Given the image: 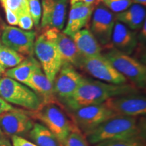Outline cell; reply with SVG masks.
I'll return each instance as SVG.
<instances>
[{
  "instance_id": "obj_27",
  "label": "cell",
  "mask_w": 146,
  "mask_h": 146,
  "mask_svg": "<svg viewBox=\"0 0 146 146\" xmlns=\"http://www.w3.org/2000/svg\"><path fill=\"white\" fill-rule=\"evenodd\" d=\"M133 0H116V1H109L103 2L104 5L111 10L112 12H120L127 10L132 5Z\"/></svg>"
},
{
  "instance_id": "obj_23",
  "label": "cell",
  "mask_w": 146,
  "mask_h": 146,
  "mask_svg": "<svg viewBox=\"0 0 146 146\" xmlns=\"http://www.w3.org/2000/svg\"><path fill=\"white\" fill-rule=\"evenodd\" d=\"M25 58V56L7 47L0 40V65L5 69L13 68Z\"/></svg>"
},
{
  "instance_id": "obj_19",
  "label": "cell",
  "mask_w": 146,
  "mask_h": 146,
  "mask_svg": "<svg viewBox=\"0 0 146 146\" xmlns=\"http://www.w3.org/2000/svg\"><path fill=\"white\" fill-rule=\"evenodd\" d=\"M71 38L83 57H91L101 54L100 43L88 29H81Z\"/></svg>"
},
{
  "instance_id": "obj_38",
  "label": "cell",
  "mask_w": 146,
  "mask_h": 146,
  "mask_svg": "<svg viewBox=\"0 0 146 146\" xmlns=\"http://www.w3.org/2000/svg\"><path fill=\"white\" fill-rule=\"evenodd\" d=\"M116 1V0H101L102 2H105V1Z\"/></svg>"
},
{
  "instance_id": "obj_30",
  "label": "cell",
  "mask_w": 146,
  "mask_h": 146,
  "mask_svg": "<svg viewBox=\"0 0 146 146\" xmlns=\"http://www.w3.org/2000/svg\"><path fill=\"white\" fill-rule=\"evenodd\" d=\"M12 146H37L33 142L20 136H12Z\"/></svg>"
},
{
  "instance_id": "obj_13",
  "label": "cell",
  "mask_w": 146,
  "mask_h": 146,
  "mask_svg": "<svg viewBox=\"0 0 146 146\" xmlns=\"http://www.w3.org/2000/svg\"><path fill=\"white\" fill-rule=\"evenodd\" d=\"M83 77L70 64H63L54 81L55 96L63 101L74 94Z\"/></svg>"
},
{
  "instance_id": "obj_12",
  "label": "cell",
  "mask_w": 146,
  "mask_h": 146,
  "mask_svg": "<svg viewBox=\"0 0 146 146\" xmlns=\"http://www.w3.org/2000/svg\"><path fill=\"white\" fill-rule=\"evenodd\" d=\"M34 123L30 116L21 110H14L0 115V128L5 135L23 136L29 134Z\"/></svg>"
},
{
  "instance_id": "obj_20",
  "label": "cell",
  "mask_w": 146,
  "mask_h": 146,
  "mask_svg": "<svg viewBox=\"0 0 146 146\" xmlns=\"http://www.w3.org/2000/svg\"><path fill=\"white\" fill-rule=\"evenodd\" d=\"M145 6L137 3L131 5L127 10L120 12L115 16V19L124 24L131 30H139L145 21Z\"/></svg>"
},
{
  "instance_id": "obj_34",
  "label": "cell",
  "mask_w": 146,
  "mask_h": 146,
  "mask_svg": "<svg viewBox=\"0 0 146 146\" xmlns=\"http://www.w3.org/2000/svg\"><path fill=\"white\" fill-rule=\"evenodd\" d=\"M0 146H12V145L8 138L2 136L0 137Z\"/></svg>"
},
{
  "instance_id": "obj_28",
  "label": "cell",
  "mask_w": 146,
  "mask_h": 146,
  "mask_svg": "<svg viewBox=\"0 0 146 146\" xmlns=\"http://www.w3.org/2000/svg\"><path fill=\"white\" fill-rule=\"evenodd\" d=\"M97 146H143L139 140H112L101 142Z\"/></svg>"
},
{
  "instance_id": "obj_32",
  "label": "cell",
  "mask_w": 146,
  "mask_h": 146,
  "mask_svg": "<svg viewBox=\"0 0 146 146\" xmlns=\"http://www.w3.org/2000/svg\"><path fill=\"white\" fill-rule=\"evenodd\" d=\"M14 109V108L12 105L0 97V115L4 112L12 110Z\"/></svg>"
},
{
  "instance_id": "obj_29",
  "label": "cell",
  "mask_w": 146,
  "mask_h": 146,
  "mask_svg": "<svg viewBox=\"0 0 146 146\" xmlns=\"http://www.w3.org/2000/svg\"><path fill=\"white\" fill-rule=\"evenodd\" d=\"M18 25L23 30L31 31L33 27L34 23L31 14L28 12H25L18 16Z\"/></svg>"
},
{
  "instance_id": "obj_35",
  "label": "cell",
  "mask_w": 146,
  "mask_h": 146,
  "mask_svg": "<svg viewBox=\"0 0 146 146\" xmlns=\"http://www.w3.org/2000/svg\"><path fill=\"white\" fill-rule=\"evenodd\" d=\"M146 22L145 21L144 22L143 26L141 27V37L142 39H144V40L145 39V36H146Z\"/></svg>"
},
{
  "instance_id": "obj_14",
  "label": "cell",
  "mask_w": 146,
  "mask_h": 146,
  "mask_svg": "<svg viewBox=\"0 0 146 146\" xmlns=\"http://www.w3.org/2000/svg\"><path fill=\"white\" fill-rule=\"evenodd\" d=\"M68 0H42L41 27L62 30L67 14Z\"/></svg>"
},
{
  "instance_id": "obj_7",
  "label": "cell",
  "mask_w": 146,
  "mask_h": 146,
  "mask_svg": "<svg viewBox=\"0 0 146 146\" xmlns=\"http://www.w3.org/2000/svg\"><path fill=\"white\" fill-rule=\"evenodd\" d=\"M81 68L105 83L121 85L127 82V78L118 72L102 54L91 57H83Z\"/></svg>"
},
{
  "instance_id": "obj_39",
  "label": "cell",
  "mask_w": 146,
  "mask_h": 146,
  "mask_svg": "<svg viewBox=\"0 0 146 146\" xmlns=\"http://www.w3.org/2000/svg\"><path fill=\"white\" fill-rule=\"evenodd\" d=\"M2 136H3V132H2V131H1V128H0V137Z\"/></svg>"
},
{
  "instance_id": "obj_17",
  "label": "cell",
  "mask_w": 146,
  "mask_h": 146,
  "mask_svg": "<svg viewBox=\"0 0 146 146\" xmlns=\"http://www.w3.org/2000/svg\"><path fill=\"white\" fill-rule=\"evenodd\" d=\"M136 33L120 22H115L113 28L111 46L127 55L133 54L137 45Z\"/></svg>"
},
{
  "instance_id": "obj_6",
  "label": "cell",
  "mask_w": 146,
  "mask_h": 146,
  "mask_svg": "<svg viewBox=\"0 0 146 146\" xmlns=\"http://www.w3.org/2000/svg\"><path fill=\"white\" fill-rule=\"evenodd\" d=\"M104 56L112 64L114 68L130 80L138 88L143 89L146 84L145 66L137 60L112 48Z\"/></svg>"
},
{
  "instance_id": "obj_1",
  "label": "cell",
  "mask_w": 146,
  "mask_h": 146,
  "mask_svg": "<svg viewBox=\"0 0 146 146\" xmlns=\"http://www.w3.org/2000/svg\"><path fill=\"white\" fill-rule=\"evenodd\" d=\"M135 92V87L127 83L114 85L83 77L74 94L62 102L74 111L81 107L102 104L112 97Z\"/></svg>"
},
{
  "instance_id": "obj_31",
  "label": "cell",
  "mask_w": 146,
  "mask_h": 146,
  "mask_svg": "<svg viewBox=\"0 0 146 146\" xmlns=\"http://www.w3.org/2000/svg\"><path fill=\"white\" fill-rule=\"evenodd\" d=\"M5 12V16H6V20L8 23L10 25L12 26H16L18 25V16L14 12L11 11L10 9L6 8V7H3Z\"/></svg>"
},
{
  "instance_id": "obj_40",
  "label": "cell",
  "mask_w": 146,
  "mask_h": 146,
  "mask_svg": "<svg viewBox=\"0 0 146 146\" xmlns=\"http://www.w3.org/2000/svg\"><path fill=\"white\" fill-rule=\"evenodd\" d=\"M0 1H1V2H3V1H4V0H0Z\"/></svg>"
},
{
  "instance_id": "obj_36",
  "label": "cell",
  "mask_w": 146,
  "mask_h": 146,
  "mask_svg": "<svg viewBox=\"0 0 146 146\" xmlns=\"http://www.w3.org/2000/svg\"><path fill=\"white\" fill-rule=\"evenodd\" d=\"M133 2L143 5V6H145L146 5V0H133Z\"/></svg>"
},
{
  "instance_id": "obj_25",
  "label": "cell",
  "mask_w": 146,
  "mask_h": 146,
  "mask_svg": "<svg viewBox=\"0 0 146 146\" xmlns=\"http://www.w3.org/2000/svg\"><path fill=\"white\" fill-rule=\"evenodd\" d=\"M64 146H88V143L79 131L72 129L66 141Z\"/></svg>"
},
{
  "instance_id": "obj_24",
  "label": "cell",
  "mask_w": 146,
  "mask_h": 146,
  "mask_svg": "<svg viewBox=\"0 0 146 146\" xmlns=\"http://www.w3.org/2000/svg\"><path fill=\"white\" fill-rule=\"evenodd\" d=\"M1 3L3 7L9 8L14 12L17 16L29 12L27 0H4Z\"/></svg>"
},
{
  "instance_id": "obj_22",
  "label": "cell",
  "mask_w": 146,
  "mask_h": 146,
  "mask_svg": "<svg viewBox=\"0 0 146 146\" xmlns=\"http://www.w3.org/2000/svg\"><path fill=\"white\" fill-rule=\"evenodd\" d=\"M29 135L37 146H60L56 136L41 123H34Z\"/></svg>"
},
{
  "instance_id": "obj_10",
  "label": "cell",
  "mask_w": 146,
  "mask_h": 146,
  "mask_svg": "<svg viewBox=\"0 0 146 146\" xmlns=\"http://www.w3.org/2000/svg\"><path fill=\"white\" fill-rule=\"evenodd\" d=\"M91 30L100 45L111 47V38L116 19L111 11L104 5L96 6L92 14Z\"/></svg>"
},
{
  "instance_id": "obj_37",
  "label": "cell",
  "mask_w": 146,
  "mask_h": 146,
  "mask_svg": "<svg viewBox=\"0 0 146 146\" xmlns=\"http://www.w3.org/2000/svg\"><path fill=\"white\" fill-rule=\"evenodd\" d=\"M5 70V69L3 68V67L1 66V65H0V75H1V74H3V73H4Z\"/></svg>"
},
{
  "instance_id": "obj_8",
  "label": "cell",
  "mask_w": 146,
  "mask_h": 146,
  "mask_svg": "<svg viewBox=\"0 0 146 146\" xmlns=\"http://www.w3.org/2000/svg\"><path fill=\"white\" fill-rule=\"evenodd\" d=\"M74 112L76 125L85 135L109 118L116 116L104 103L81 107Z\"/></svg>"
},
{
  "instance_id": "obj_11",
  "label": "cell",
  "mask_w": 146,
  "mask_h": 146,
  "mask_svg": "<svg viewBox=\"0 0 146 146\" xmlns=\"http://www.w3.org/2000/svg\"><path fill=\"white\" fill-rule=\"evenodd\" d=\"M36 33L25 31L15 27L5 26L1 35V41L23 56H31L34 53Z\"/></svg>"
},
{
  "instance_id": "obj_3",
  "label": "cell",
  "mask_w": 146,
  "mask_h": 146,
  "mask_svg": "<svg viewBox=\"0 0 146 146\" xmlns=\"http://www.w3.org/2000/svg\"><path fill=\"white\" fill-rule=\"evenodd\" d=\"M44 30V32L35 39L34 53L39 60L43 72L54 83L55 78L62 65V62L54 40V28Z\"/></svg>"
},
{
  "instance_id": "obj_33",
  "label": "cell",
  "mask_w": 146,
  "mask_h": 146,
  "mask_svg": "<svg viewBox=\"0 0 146 146\" xmlns=\"http://www.w3.org/2000/svg\"><path fill=\"white\" fill-rule=\"evenodd\" d=\"M70 1L71 5L77 2H82L87 5H94L95 6H98L100 2H102L101 0H70Z\"/></svg>"
},
{
  "instance_id": "obj_26",
  "label": "cell",
  "mask_w": 146,
  "mask_h": 146,
  "mask_svg": "<svg viewBox=\"0 0 146 146\" xmlns=\"http://www.w3.org/2000/svg\"><path fill=\"white\" fill-rule=\"evenodd\" d=\"M29 13L33 23L36 26L40 24L41 18L42 8L39 0H27Z\"/></svg>"
},
{
  "instance_id": "obj_5",
  "label": "cell",
  "mask_w": 146,
  "mask_h": 146,
  "mask_svg": "<svg viewBox=\"0 0 146 146\" xmlns=\"http://www.w3.org/2000/svg\"><path fill=\"white\" fill-rule=\"evenodd\" d=\"M29 113V112H28ZM29 115L36 117L44 124L45 127L57 138L60 146H64L67 138L73 127L66 116L60 108L54 104H45L41 108Z\"/></svg>"
},
{
  "instance_id": "obj_9",
  "label": "cell",
  "mask_w": 146,
  "mask_h": 146,
  "mask_svg": "<svg viewBox=\"0 0 146 146\" xmlns=\"http://www.w3.org/2000/svg\"><path fill=\"white\" fill-rule=\"evenodd\" d=\"M104 104L116 116L137 117L143 116L146 112L145 96L137 92L112 97Z\"/></svg>"
},
{
  "instance_id": "obj_16",
  "label": "cell",
  "mask_w": 146,
  "mask_h": 146,
  "mask_svg": "<svg viewBox=\"0 0 146 146\" xmlns=\"http://www.w3.org/2000/svg\"><path fill=\"white\" fill-rule=\"evenodd\" d=\"M54 40L61 56L62 65L70 64L81 68L83 56L78 52L72 38L54 28Z\"/></svg>"
},
{
  "instance_id": "obj_21",
  "label": "cell",
  "mask_w": 146,
  "mask_h": 146,
  "mask_svg": "<svg viewBox=\"0 0 146 146\" xmlns=\"http://www.w3.org/2000/svg\"><path fill=\"white\" fill-rule=\"evenodd\" d=\"M39 66L41 65L39 61L33 57V56H31L25 58L19 64L5 71L4 74L6 77L12 78L25 85L33 72Z\"/></svg>"
},
{
  "instance_id": "obj_2",
  "label": "cell",
  "mask_w": 146,
  "mask_h": 146,
  "mask_svg": "<svg viewBox=\"0 0 146 146\" xmlns=\"http://www.w3.org/2000/svg\"><path fill=\"white\" fill-rule=\"evenodd\" d=\"M141 129L135 117L115 116L86 134L91 144L112 140H139Z\"/></svg>"
},
{
  "instance_id": "obj_4",
  "label": "cell",
  "mask_w": 146,
  "mask_h": 146,
  "mask_svg": "<svg viewBox=\"0 0 146 146\" xmlns=\"http://www.w3.org/2000/svg\"><path fill=\"white\" fill-rule=\"evenodd\" d=\"M0 97L9 104L32 112L39 110L43 105L40 97L29 87L6 76L0 78Z\"/></svg>"
},
{
  "instance_id": "obj_18",
  "label": "cell",
  "mask_w": 146,
  "mask_h": 146,
  "mask_svg": "<svg viewBox=\"0 0 146 146\" xmlns=\"http://www.w3.org/2000/svg\"><path fill=\"white\" fill-rule=\"evenodd\" d=\"M25 85L43 98V104L57 102L54 91V83L47 78L41 66L33 72Z\"/></svg>"
},
{
  "instance_id": "obj_15",
  "label": "cell",
  "mask_w": 146,
  "mask_h": 146,
  "mask_svg": "<svg viewBox=\"0 0 146 146\" xmlns=\"http://www.w3.org/2000/svg\"><path fill=\"white\" fill-rule=\"evenodd\" d=\"M96 6L77 2L71 5L68 23L63 33L72 37L76 32L83 28L88 23Z\"/></svg>"
}]
</instances>
